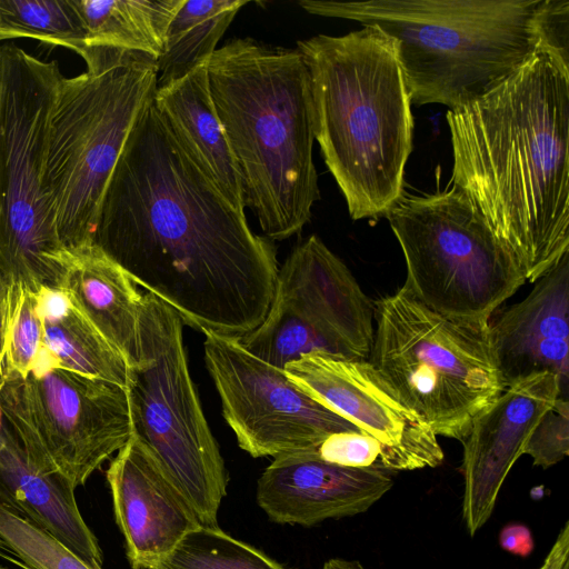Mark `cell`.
Wrapping results in <instances>:
<instances>
[{
	"label": "cell",
	"mask_w": 569,
	"mask_h": 569,
	"mask_svg": "<svg viewBox=\"0 0 569 569\" xmlns=\"http://www.w3.org/2000/svg\"><path fill=\"white\" fill-rule=\"evenodd\" d=\"M93 242L182 323L240 338L264 319L279 264L179 144L153 99L107 186Z\"/></svg>",
	"instance_id": "cell-1"
},
{
	"label": "cell",
	"mask_w": 569,
	"mask_h": 569,
	"mask_svg": "<svg viewBox=\"0 0 569 569\" xmlns=\"http://www.w3.org/2000/svg\"><path fill=\"white\" fill-rule=\"evenodd\" d=\"M446 118L455 187L536 282L569 251V71L535 51Z\"/></svg>",
	"instance_id": "cell-2"
},
{
	"label": "cell",
	"mask_w": 569,
	"mask_h": 569,
	"mask_svg": "<svg viewBox=\"0 0 569 569\" xmlns=\"http://www.w3.org/2000/svg\"><path fill=\"white\" fill-rule=\"evenodd\" d=\"M208 79L244 207L269 240L299 233L320 199L310 78L301 52L234 38L211 56Z\"/></svg>",
	"instance_id": "cell-3"
},
{
	"label": "cell",
	"mask_w": 569,
	"mask_h": 569,
	"mask_svg": "<svg viewBox=\"0 0 569 569\" xmlns=\"http://www.w3.org/2000/svg\"><path fill=\"white\" fill-rule=\"evenodd\" d=\"M297 44L309 71L315 139L350 217H386L403 196L413 129L393 39L362 26Z\"/></svg>",
	"instance_id": "cell-4"
},
{
	"label": "cell",
	"mask_w": 569,
	"mask_h": 569,
	"mask_svg": "<svg viewBox=\"0 0 569 569\" xmlns=\"http://www.w3.org/2000/svg\"><path fill=\"white\" fill-rule=\"evenodd\" d=\"M538 0H301L311 14L377 26L393 39L411 104L455 109L535 52Z\"/></svg>",
	"instance_id": "cell-5"
},
{
	"label": "cell",
	"mask_w": 569,
	"mask_h": 569,
	"mask_svg": "<svg viewBox=\"0 0 569 569\" xmlns=\"http://www.w3.org/2000/svg\"><path fill=\"white\" fill-rule=\"evenodd\" d=\"M157 90L156 66L87 64L60 79L48 122L42 198L63 248L93 242L124 143Z\"/></svg>",
	"instance_id": "cell-6"
},
{
	"label": "cell",
	"mask_w": 569,
	"mask_h": 569,
	"mask_svg": "<svg viewBox=\"0 0 569 569\" xmlns=\"http://www.w3.org/2000/svg\"><path fill=\"white\" fill-rule=\"evenodd\" d=\"M369 361L437 436L462 441L506 388L489 325L440 315L401 288L373 301Z\"/></svg>",
	"instance_id": "cell-7"
},
{
	"label": "cell",
	"mask_w": 569,
	"mask_h": 569,
	"mask_svg": "<svg viewBox=\"0 0 569 569\" xmlns=\"http://www.w3.org/2000/svg\"><path fill=\"white\" fill-rule=\"evenodd\" d=\"M182 320L150 292L139 313V361L127 393L133 433L152 451L201 526L218 527L228 472L191 379Z\"/></svg>",
	"instance_id": "cell-8"
},
{
	"label": "cell",
	"mask_w": 569,
	"mask_h": 569,
	"mask_svg": "<svg viewBox=\"0 0 569 569\" xmlns=\"http://www.w3.org/2000/svg\"><path fill=\"white\" fill-rule=\"evenodd\" d=\"M386 218L405 257L401 289L440 315L489 325L498 307L527 282L511 254L456 187L402 196Z\"/></svg>",
	"instance_id": "cell-9"
},
{
	"label": "cell",
	"mask_w": 569,
	"mask_h": 569,
	"mask_svg": "<svg viewBox=\"0 0 569 569\" xmlns=\"http://www.w3.org/2000/svg\"><path fill=\"white\" fill-rule=\"evenodd\" d=\"M57 61L0 44V267L31 289L56 286L62 246L42 198Z\"/></svg>",
	"instance_id": "cell-10"
},
{
	"label": "cell",
	"mask_w": 569,
	"mask_h": 569,
	"mask_svg": "<svg viewBox=\"0 0 569 569\" xmlns=\"http://www.w3.org/2000/svg\"><path fill=\"white\" fill-rule=\"evenodd\" d=\"M4 421L30 465L74 490L133 433L127 390L61 367L44 347L23 378H0Z\"/></svg>",
	"instance_id": "cell-11"
},
{
	"label": "cell",
	"mask_w": 569,
	"mask_h": 569,
	"mask_svg": "<svg viewBox=\"0 0 569 569\" xmlns=\"http://www.w3.org/2000/svg\"><path fill=\"white\" fill-rule=\"evenodd\" d=\"M373 332V302L340 258L312 234L279 267L262 322L237 340L283 369L315 351L368 360Z\"/></svg>",
	"instance_id": "cell-12"
},
{
	"label": "cell",
	"mask_w": 569,
	"mask_h": 569,
	"mask_svg": "<svg viewBox=\"0 0 569 569\" xmlns=\"http://www.w3.org/2000/svg\"><path fill=\"white\" fill-rule=\"evenodd\" d=\"M204 362L222 416L239 447L253 458L317 452L332 433L361 432L297 387L236 338L204 335Z\"/></svg>",
	"instance_id": "cell-13"
},
{
	"label": "cell",
	"mask_w": 569,
	"mask_h": 569,
	"mask_svg": "<svg viewBox=\"0 0 569 569\" xmlns=\"http://www.w3.org/2000/svg\"><path fill=\"white\" fill-rule=\"evenodd\" d=\"M311 398L377 440L388 471L435 468L443 451L430 425L369 360L309 352L283 368Z\"/></svg>",
	"instance_id": "cell-14"
},
{
	"label": "cell",
	"mask_w": 569,
	"mask_h": 569,
	"mask_svg": "<svg viewBox=\"0 0 569 569\" xmlns=\"http://www.w3.org/2000/svg\"><path fill=\"white\" fill-rule=\"evenodd\" d=\"M559 397H566L551 372L520 379L472 421L463 443L462 516L471 536L489 520L500 488L533 428Z\"/></svg>",
	"instance_id": "cell-15"
},
{
	"label": "cell",
	"mask_w": 569,
	"mask_h": 569,
	"mask_svg": "<svg viewBox=\"0 0 569 569\" xmlns=\"http://www.w3.org/2000/svg\"><path fill=\"white\" fill-rule=\"evenodd\" d=\"M131 569H151L200 525L149 447L132 433L106 472Z\"/></svg>",
	"instance_id": "cell-16"
},
{
	"label": "cell",
	"mask_w": 569,
	"mask_h": 569,
	"mask_svg": "<svg viewBox=\"0 0 569 569\" xmlns=\"http://www.w3.org/2000/svg\"><path fill=\"white\" fill-rule=\"evenodd\" d=\"M393 486L390 471L343 467L317 452L273 458L257 483V502L280 525L311 527L366 512Z\"/></svg>",
	"instance_id": "cell-17"
},
{
	"label": "cell",
	"mask_w": 569,
	"mask_h": 569,
	"mask_svg": "<svg viewBox=\"0 0 569 569\" xmlns=\"http://www.w3.org/2000/svg\"><path fill=\"white\" fill-rule=\"evenodd\" d=\"M569 251L521 301L489 322V341L506 387L551 372L567 395L569 378Z\"/></svg>",
	"instance_id": "cell-18"
},
{
	"label": "cell",
	"mask_w": 569,
	"mask_h": 569,
	"mask_svg": "<svg viewBox=\"0 0 569 569\" xmlns=\"http://www.w3.org/2000/svg\"><path fill=\"white\" fill-rule=\"evenodd\" d=\"M56 287L63 290L129 368L139 361L142 295L131 276L97 243L62 248Z\"/></svg>",
	"instance_id": "cell-19"
},
{
	"label": "cell",
	"mask_w": 569,
	"mask_h": 569,
	"mask_svg": "<svg viewBox=\"0 0 569 569\" xmlns=\"http://www.w3.org/2000/svg\"><path fill=\"white\" fill-rule=\"evenodd\" d=\"M0 509L30 521L91 567L102 569V550L81 516L74 489L60 477L33 468L8 426L0 433Z\"/></svg>",
	"instance_id": "cell-20"
},
{
	"label": "cell",
	"mask_w": 569,
	"mask_h": 569,
	"mask_svg": "<svg viewBox=\"0 0 569 569\" xmlns=\"http://www.w3.org/2000/svg\"><path fill=\"white\" fill-rule=\"evenodd\" d=\"M208 63L157 88L153 104L199 169L237 210L244 212L241 177L210 94Z\"/></svg>",
	"instance_id": "cell-21"
},
{
	"label": "cell",
	"mask_w": 569,
	"mask_h": 569,
	"mask_svg": "<svg viewBox=\"0 0 569 569\" xmlns=\"http://www.w3.org/2000/svg\"><path fill=\"white\" fill-rule=\"evenodd\" d=\"M183 1L76 0L84 36L78 54L106 66H157L167 29Z\"/></svg>",
	"instance_id": "cell-22"
},
{
	"label": "cell",
	"mask_w": 569,
	"mask_h": 569,
	"mask_svg": "<svg viewBox=\"0 0 569 569\" xmlns=\"http://www.w3.org/2000/svg\"><path fill=\"white\" fill-rule=\"evenodd\" d=\"M43 327V343L67 370L127 388L129 367L108 340L56 286L33 289Z\"/></svg>",
	"instance_id": "cell-23"
},
{
	"label": "cell",
	"mask_w": 569,
	"mask_h": 569,
	"mask_svg": "<svg viewBox=\"0 0 569 569\" xmlns=\"http://www.w3.org/2000/svg\"><path fill=\"white\" fill-rule=\"evenodd\" d=\"M247 0H184L167 29L157 61V88L207 63Z\"/></svg>",
	"instance_id": "cell-24"
},
{
	"label": "cell",
	"mask_w": 569,
	"mask_h": 569,
	"mask_svg": "<svg viewBox=\"0 0 569 569\" xmlns=\"http://www.w3.org/2000/svg\"><path fill=\"white\" fill-rule=\"evenodd\" d=\"M83 37L76 0H0V42L30 38L79 53Z\"/></svg>",
	"instance_id": "cell-25"
},
{
	"label": "cell",
	"mask_w": 569,
	"mask_h": 569,
	"mask_svg": "<svg viewBox=\"0 0 569 569\" xmlns=\"http://www.w3.org/2000/svg\"><path fill=\"white\" fill-rule=\"evenodd\" d=\"M151 569H288L219 527L199 526Z\"/></svg>",
	"instance_id": "cell-26"
},
{
	"label": "cell",
	"mask_w": 569,
	"mask_h": 569,
	"mask_svg": "<svg viewBox=\"0 0 569 569\" xmlns=\"http://www.w3.org/2000/svg\"><path fill=\"white\" fill-rule=\"evenodd\" d=\"M43 345V327L34 290L21 281L9 280L0 378L26 377Z\"/></svg>",
	"instance_id": "cell-27"
},
{
	"label": "cell",
	"mask_w": 569,
	"mask_h": 569,
	"mask_svg": "<svg viewBox=\"0 0 569 569\" xmlns=\"http://www.w3.org/2000/svg\"><path fill=\"white\" fill-rule=\"evenodd\" d=\"M0 539L23 569H96L44 530L3 509Z\"/></svg>",
	"instance_id": "cell-28"
},
{
	"label": "cell",
	"mask_w": 569,
	"mask_h": 569,
	"mask_svg": "<svg viewBox=\"0 0 569 569\" xmlns=\"http://www.w3.org/2000/svg\"><path fill=\"white\" fill-rule=\"evenodd\" d=\"M523 453L537 467L547 469L569 455V402L559 397L540 418L529 436Z\"/></svg>",
	"instance_id": "cell-29"
},
{
	"label": "cell",
	"mask_w": 569,
	"mask_h": 569,
	"mask_svg": "<svg viewBox=\"0 0 569 569\" xmlns=\"http://www.w3.org/2000/svg\"><path fill=\"white\" fill-rule=\"evenodd\" d=\"M535 51L569 71V1L538 0L531 18Z\"/></svg>",
	"instance_id": "cell-30"
},
{
	"label": "cell",
	"mask_w": 569,
	"mask_h": 569,
	"mask_svg": "<svg viewBox=\"0 0 569 569\" xmlns=\"http://www.w3.org/2000/svg\"><path fill=\"white\" fill-rule=\"evenodd\" d=\"M317 455L321 460L338 466L383 469L379 442L362 432L332 433L320 443Z\"/></svg>",
	"instance_id": "cell-31"
},
{
	"label": "cell",
	"mask_w": 569,
	"mask_h": 569,
	"mask_svg": "<svg viewBox=\"0 0 569 569\" xmlns=\"http://www.w3.org/2000/svg\"><path fill=\"white\" fill-rule=\"evenodd\" d=\"M499 543L503 550L520 557L529 556L535 547L530 529L521 523L505 526L499 533Z\"/></svg>",
	"instance_id": "cell-32"
},
{
	"label": "cell",
	"mask_w": 569,
	"mask_h": 569,
	"mask_svg": "<svg viewBox=\"0 0 569 569\" xmlns=\"http://www.w3.org/2000/svg\"><path fill=\"white\" fill-rule=\"evenodd\" d=\"M539 569H569V522L560 529Z\"/></svg>",
	"instance_id": "cell-33"
},
{
	"label": "cell",
	"mask_w": 569,
	"mask_h": 569,
	"mask_svg": "<svg viewBox=\"0 0 569 569\" xmlns=\"http://www.w3.org/2000/svg\"><path fill=\"white\" fill-rule=\"evenodd\" d=\"M8 277L0 267V362L3 343V331L6 320V307H7V291H8Z\"/></svg>",
	"instance_id": "cell-34"
},
{
	"label": "cell",
	"mask_w": 569,
	"mask_h": 569,
	"mask_svg": "<svg viewBox=\"0 0 569 569\" xmlns=\"http://www.w3.org/2000/svg\"><path fill=\"white\" fill-rule=\"evenodd\" d=\"M322 569H366V568L357 560L332 558L325 562Z\"/></svg>",
	"instance_id": "cell-35"
},
{
	"label": "cell",
	"mask_w": 569,
	"mask_h": 569,
	"mask_svg": "<svg viewBox=\"0 0 569 569\" xmlns=\"http://www.w3.org/2000/svg\"><path fill=\"white\" fill-rule=\"evenodd\" d=\"M7 425L3 418V413L0 407V433L6 429Z\"/></svg>",
	"instance_id": "cell-36"
},
{
	"label": "cell",
	"mask_w": 569,
	"mask_h": 569,
	"mask_svg": "<svg viewBox=\"0 0 569 569\" xmlns=\"http://www.w3.org/2000/svg\"><path fill=\"white\" fill-rule=\"evenodd\" d=\"M1 548H3V545H2V541H1V539H0V549H1Z\"/></svg>",
	"instance_id": "cell-37"
},
{
	"label": "cell",
	"mask_w": 569,
	"mask_h": 569,
	"mask_svg": "<svg viewBox=\"0 0 569 569\" xmlns=\"http://www.w3.org/2000/svg\"><path fill=\"white\" fill-rule=\"evenodd\" d=\"M0 569H8V568L0 566Z\"/></svg>",
	"instance_id": "cell-38"
}]
</instances>
